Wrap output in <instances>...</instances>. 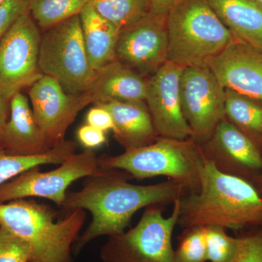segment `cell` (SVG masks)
Instances as JSON below:
<instances>
[{"mask_svg":"<svg viewBox=\"0 0 262 262\" xmlns=\"http://www.w3.org/2000/svg\"><path fill=\"white\" fill-rule=\"evenodd\" d=\"M80 190L67 192L63 209H82L91 213L92 220L72 247L78 254L91 241L101 236L123 233L136 212L151 206L173 204L187 192L179 183L168 179L151 185H136L131 177L115 169H103L84 178Z\"/></svg>","mask_w":262,"mask_h":262,"instance_id":"obj_1","label":"cell"},{"mask_svg":"<svg viewBox=\"0 0 262 262\" xmlns=\"http://www.w3.org/2000/svg\"><path fill=\"white\" fill-rule=\"evenodd\" d=\"M178 226L232 230L262 227V196L251 183L219 171L206 160L199 192L179 199Z\"/></svg>","mask_w":262,"mask_h":262,"instance_id":"obj_2","label":"cell"},{"mask_svg":"<svg viewBox=\"0 0 262 262\" xmlns=\"http://www.w3.org/2000/svg\"><path fill=\"white\" fill-rule=\"evenodd\" d=\"M53 208L32 199L0 203V225L18 235L31 249L29 262H73L72 247L86 220V212H69L55 220Z\"/></svg>","mask_w":262,"mask_h":262,"instance_id":"obj_3","label":"cell"},{"mask_svg":"<svg viewBox=\"0 0 262 262\" xmlns=\"http://www.w3.org/2000/svg\"><path fill=\"white\" fill-rule=\"evenodd\" d=\"M205 159L201 146L192 139L179 140L158 137L149 145L125 151L116 156L102 155L103 169L126 172L137 180L165 177L179 183L187 193L199 192Z\"/></svg>","mask_w":262,"mask_h":262,"instance_id":"obj_4","label":"cell"},{"mask_svg":"<svg viewBox=\"0 0 262 262\" xmlns=\"http://www.w3.org/2000/svg\"><path fill=\"white\" fill-rule=\"evenodd\" d=\"M167 61L207 66L235 39L206 0H182L167 15Z\"/></svg>","mask_w":262,"mask_h":262,"instance_id":"obj_5","label":"cell"},{"mask_svg":"<svg viewBox=\"0 0 262 262\" xmlns=\"http://www.w3.org/2000/svg\"><path fill=\"white\" fill-rule=\"evenodd\" d=\"M39 67L43 75L58 81L68 94L90 89L97 72L88 57L80 15L48 29L41 37Z\"/></svg>","mask_w":262,"mask_h":262,"instance_id":"obj_6","label":"cell"},{"mask_svg":"<svg viewBox=\"0 0 262 262\" xmlns=\"http://www.w3.org/2000/svg\"><path fill=\"white\" fill-rule=\"evenodd\" d=\"M163 206L146 208L134 228L110 236L100 251L102 262H173L172 236L178 225L179 199L168 217Z\"/></svg>","mask_w":262,"mask_h":262,"instance_id":"obj_7","label":"cell"},{"mask_svg":"<svg viewBox=\"0 0 262 262\" xmlns=\"http://www.w3.org/2000/svg\"><path fill=\"white\" fill-rule=\"evenodd\" d=\"M40 40L28 7L0 40V94L9 101L42 77L39 67Z\"/></svg>","mask_w":262,"mask_h":262,"instance_id":"obj_8","label":"cell"},{"mask_svg":"<svg viewBox=\"0 0 262 262\" xmlns=\"http://www.w3.org/2000/svg\"><path fill=\"white\" fill-rule=\"evenodd\" d=\"M179 91L190 139L203 145L225 119V89L208 66H193L183 70Z\"/></svg>","mask_w":262,"mask_h":262,"instance_id":"obj_9","label":"cell"},{"mask_svg":"<svg viewBox=\"0 0 262 262\" xmlns=\"http://www.w3.org/2000/svg\"><path fill=\"white\" fill-rule=\"evenodd\" d=\"M100 170L98 158L92 150L75 153L54 170L42 172L35 167L5 183L0 187V203L41 198L62 206L72 183Z\"/></svg>","mask_w":262,"mask_h":262,"instance_id":"obj_10","label":"cell"},{"mask_svg":"<svg viewBox=\"0 0 262 262\" xmlns=\"http://www.w3.org/2000/svg\"><path fill=\"white\" fill-rule=\"evenodd\" d=\"M201 146L205 159L219 171L256 187L262 174V151L227 119L219 123L211 138Z\"/></svg>","mask_w":262,"mask_h":262,"instance_id":"obj_11","label":"cell"},{"mask_svg":"<svg viewBox=\"0 0 262 262\" xmlns=\"http://www.w3.org/2000/svg\"><path fill=\"white\" fill-rule=\"evenodd\" d=\"M29 94L33 115L51 148L65 140L67 129L89 104L83 93L68 94L58 81L47 75L31 86Z\"/></svg>","mask_w":262,"mask_h":262,"instance_id":"obj_12","label":"cell"},{"mask_svg":"<svg viewBox=\"0 0 262 262\" xmlns=\"http://www.w3.org/2000/svg\"><path fill=\"white\" fill-rule=\"evenodd\" d=\"M168 46L167 15L149 12L120 33L117 60L140 75H153L167 61Z\"/></svg>","mask_w":262,"mask_h":262,"instance_id":"obj_13","label":"cell"},{"mask_svg":"<svg viewBox=\"0 0 262 262\" xmlns=\"http://www.w3.org/2000/svg\"><path fill=\"white\" fill-rule=\"evenodd\" d=\"M184 68L167 61L148 80L145 102L158 137L184 140L192 135L181 105L179 83Z\"/></svg>","mask_w":262,"mask_h":262,"instance_id":"obj_14","label":"cell"},{"mask_svg":"<svg viewBox=\"0 0 262 262\" xmlns=\"http://www.w3.org/2000/svg\"><path fill=\"white\" fill-rule=\"evenodd\" d=\"M207 66L225 89L262 101L261 50L235 39Z\"/></svg>","mask_w":262,"mask_h":262,"instance_id":"obj_15","label":"cell"},{"mask_svg":"<svg viewBox=\"0 0 262 262\" xmlns=\"http://www.w3.org/2000/svg\"><path fill=\"white\" fill-rule=\"evenodd\" d=\"M10 106L9 119L0 133V149L19 156L40 155L51 150L34 119L28 98L19 92L11 98Z\"/></svg>","mask_w":262,"mask_h":262,"instance_id":"obj_16","label":"cell"},{"mask_svg":"<svg viewBox=\"0 0 262 262\" xmlns=\"http://www.w3.org/2000/svg\"><path fill=\"white\" fill-rule=\"evenodd\" d=\"M148 80L118 60L98 71L90 89L84 92L89 103L108 101H145Z\"/></svg>","mask_w":262,"mask_h":262,"instance_id":"obj_17","label":"cell"},{"mask_svg":"<svg viewBox=\"0 0 262 262\" xmlns=\"http://www.w3.org/2000/svg\"><path fill=\"white\" fill-rule=\"evenodd\" d=\"M96 105L111 114L114 135L125 151L149 145L158 139L145 101H113Z\"/></svg>","mask_w":262,"mask_h":262,"instance_id":"obj_18","label":"cell"},{"mask_svg":"<svg viewBox=\"0 0 262 262\" xmlns=\"http://www.w3.org/2000/svg\"><path fill=\"white\" fill-rule=\"evenodd\" d=\"M236 40L262 51V3L258 0H206Z\"/></svg>","mask_w":262,"mask_h":262,"instance_id":"obj_19","label":"cell"},{"mask_svg":"<svg viewBox=\"0 0 262 262\" xmlns=\"http://www.w3.org/2000/svg\"><path fill=\"white\" fill-rule=\"evenodd\" d=\"M82 35L91 67L96 72L116 61V47L120 32L103 18L91 5L80 13Z\"/></svg>","mask_w":262,"mask_h":262,"instance_id":"obj_20","label":"cell"},{"mask_svg":"<svg viewBox=\"0 0 262 262\" xmlns=\"http://www.w3.org/2000/svg\"><path fill=\"white\" fill-rule=\"evenodd\" d=\"M225 118L262 151V101L225 89Z\"/></svg>","mask_w":262,"mask_h":262,"instance_id":"obj_21","label":"cell"},{"mask_svg":"<svg viewBox=\"0 0 262 262\" xmlns=\"http://www.w3.org/2000/svg\"><path fill=\"white\" fill-rule=\"evenodd\" d=\"M77 144L64 140L47 152L29 156L7 154L0 149V187L29 169L45 165H60L76 153Z\"/></svg>","mask_w":262,"mask_h":262,"instance_id":"obj_22","label":"cell"},{"mask_svg":"<svg viewBox=\"0 0 262 262\" xmlns=\"http://www.w3.org/2000/svg\"><path fill=\"white\" fill-rule=\"evenodd\" d=\"M89 4L120 33L149 12L148 0H89Z\"/></svg>","mask_w":262,"mask_h":262,"instance_id":"obj_23","label":"cell"},{"mask_svg":"<svg viewBox=\"0 0 262 262\" xmlns=\"http://www.w3.org/2000/svg\"><path fill=\"white\" fill-rule=\"evenodd\" d=\"M89 0H28L29 12L43 28H51L80 15Z\"/></svg>","mask_w":262,"mask_h":262,"instance_id":"obj_24","label":"cell"},{"mask_svg":"<svg viewBox=\"0 0 262 262\" xmlns=\"http://www.w3.org/2000/svg\"><path fill=\"white\" fill-rule=\"evenodd\" d=\"M203 229L208 261H232L238 249V237L229 235L227 229L220 226H207Z\"/></svg>","mask_w":262,"mask_h":262,"instance_id":"obj_25","label":"cell"},{"mask_svg":"<svg viewBox=\"0 0 262 262\" xmlns=\"http://www.w3.org/2000/svg\"><path fill=\"white\" fill-rule=\"evenodd\" d=\"M178 239V247L174 250L173 262H208L203 227L184 229Z\"/></svg>","mask_w":262,"mask_h":262,"instance_id":"obj_26","label":"cell"},{"mask_svg":"<svg viewBox=\"0 0 262 262\" xmlns=\"http://www.w3.org/2000/svg\"><path fill=\"white\" fill-rule=\"evenodd\" d=\"M30 255L25 241L0 225V262H29Z\"/></svg>","mask_w":262,"mask_h":262,"instance_id":"obj_27","label":"cell"},{"mask_svg":"<svg viewBox=\"0 0 262 262\" xmlns=\"http://www.w3.org/2000/svg\"><path fill=\"white\" fill-rule=\"evenodd\" d=\"M238 238V249L231 262H262V227L251 229Z\"/></svg>","mask_w":262,"mask_h":262,"instance_id":"obj_28","label":"cell"},{"mask_svg":"<svg viewBox=\"0 0 262 262\" xmlns=\"http://www.w3.org/2000/svg\"><path fill=\"white\" fill-rule=\"evenodd\" d=\"M28 8V0H6L0 5V40Z\"/></svg>","mask_w":262,"mask_h":262,"instance_id":"obj_29","label":"cell"},{"mask_svg":"<svg viewBox=\"0 0 262 262\" xmlns=\"http://www.w3.org/2000/svg\"><path fill=\"white\" fill-rule=\"evenodd\" d=\"M77 137L79 142L87 149L99 147L106 140V133L87 123L79 127Z\"/></svg>","mask_w":262,"mask_h":262,"instance_id":"obj_30","label":"cell"},{"mask_svg":"<svg viewBox=\"0 0 262 262\" xmlns=\"http://www.w3.org/2000/svg\"><path fill=\"white\" fill-rule=\"evenodd\" d=\"M86 122L91 126L105 133L108 130L113 131L115 129V124L111 114L99 105H96L89 110L86 116Z\"/></svg>","mask_w":262,"mask_h":262,"instance_id":"obj_31","label":"cell"},{"mask_svg":"<svg viewBox=\"0 0 262 262\" xmlns=\"http://www.w3.org/2000/svg\"><path fill=\"white\" fill-rule=\"evenodd\" d=\"M182 0H148L149 4V12L159 15H168L175 5Z\"/></svg>","mask_w":262,"mask_h":262,"instance_id":"obj_32","label":"cell"},{"mask_svg":"<svg viewBox=\"0 0 262 262\" xmlns=\"http://www.w3.org/2000/svg\"><path fill=\"white\" fill-rule=\"evenodd\" d=\"M10 101L0 94V133L3 130L10 117Z\"/></svg>","mask_w":262,"mask_h":262,"instance_id":"obj_33","label":"cell"},{"mask_svg":"<svg viewBox=\"0 0 262 262\" xmlns=\"http://www.w3.org/2000/svg\"><path fill=\"white\" fill-rule=\"evenodd\" d=\"M256 187L257 188L258 192H259L262 196V174L261 177H260L259 181H258L257 184H256Z\"/></svg>","mask_w":262,"mask_h":262,"instance_id":"obj_34","label":"cell"},{"mask_svg":"<svg viewBox=\"0 0 262 262\" xmlns=\"http://www.w3.org/2000/svg\"><path fill=\"white\" fill-rule=\"evenodd\" d=\"M5 1H6V0H0V5L3 4Z\"/></svg>","mask_w":262,"mask_h":262,"instance_id":"obj_35","label":"cell"},{"mask_svg":"<svg viewBox=\"0 0 262 262\" xmlns=\"http://www.w3.org/2000/svg\"><path fill=\"white\" fill-rule=\"evenodd\" d=\"M258 1H259L260 3H262V0H258Z\"/></svg>","mask_w":262,"mask_h":262,"instance_id":"obj_36","label":"cell"}]
</instances>
